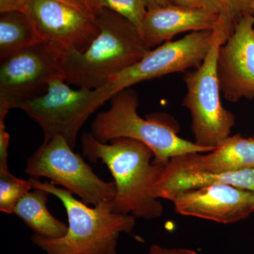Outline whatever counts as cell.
Returning <instances> with one entry per match:
<instances>
[{
  "label": "cell",
  "mask_w": 254,
  "mask_h": 254,
  "mask_svg": "<svg viewBox=\"0 0 254 254\" xmlns=\"http://www.w3.org/2000/svg\"><path fill=\"white\" fill-rule=\"evenodd\" d=\"M223 184L254 191V169L239 171L212 173L185 168L174 158L160 166L158 177L152 187L156 198L168 200L170 196L187 190H196Z\"/></svg>",
  "instance_id": "obj_14"
},
{
  "label": "cell",
  "mask_w": 254,
  "mask_h": 254,
  "mask_svg": "<svg viewBox=\"0 0 254 254\" xmlns=\"http://www.w3.org/2000/svg\"><path fill=\"white\" fill-rule=\"evenodd\" d=\"M43 41L29 18L21 11L1 13L0 16V61L20 50Z\"/></svg>",
  "instance_id": "obj_17"
},
{
  "label": "cell",
  "mask_w": 254,
  "mask_h": 254,
  "mask_svg": "<svg viewBox=\"0 0 254 254\" xmlns=\"http://www.w3.org/2000/svg\"><path fill=\"white\" fill-rule=\"evenodd\" d=\"M148 4V9L159 6H165L171 4L168 0H146Z\"/></svg>",
  "instance_id": "obj_26"
},
{
  "label": "cell",
  "mask_w": 254,
  "mask_h": 254,
  "mask_svg": "<svg viewBox=\"0 0 254 254\" xmlns=\"http://www.w3.org/2000/svg\"><path fill=\"white\" fill-rule=\"evenodd\" d=\"M173 158L185 168L212 173L254 169V136L236 134L207 154L191 153Z\"/></svg>",
  "instance_id": "obj_15"
},
{
  "label": "cell",
  "mask_w": 254,
  "mask_h": 254,
  "mask_svg": "<svg viewBox=\"0 0 254 254\" xmlns=\"http://www.w3.org/2000/svg\"><path fill=\"white\" fill-rule=\"evenodd\" d=\"M9 145V134L6 131L4 120H0V174L10 173L7 157Z\"/></svg>",
  "instance_id": "obj_22"
},
{
  "label": "cell",
  "mask_w": 254,
  "mask_h": 254,
  "mask_svg": "<svg viewBox=\"0 0 254 254\" xmlns=\"http://www.w3.org/2000/svg\"><path fill=\"white\" fill-rule=\"evenodd\" d=\"M33 189H41L61 200L68 218L64 236L46 238L33 234L31 241L46 254H118L122 233L131 234L136 221L131 215L115 213L113 203L88 207L72 193L37 178L29 179Z\"/></svg>",
  "instance_id": "obj_3"
},
{
  "label": "cell",
  "mask_w": 254,
  "mask_h": 254,
  "mask_svg": "<svg viewBox=\"0 0 254 254\" xmlns=\"http://www.w3.org/2000/svg\"><path fill=\"white\" fill-rule=\"evenodd\" d=\"M117 93L110 83L95 89L76 90L63 78H56L50 82L46 93L23 102L17 108L39 125L43 142L61 136L73 149L87 120Z\"/></svg>",
  "instance_id": "obj_6"
},
{
  "label": "cell",
  "mask_w": 254,
  "mask_h": 254,
  "mask_svg": "<svg viewBox=\"0 0 254 254\" xmlns=\"http://www.w3.org/2000/svg\"><path fill=\"white\" fill-rule=\"evenodd\" d=\"M217 71L225 99L236 103L254 98V18L243 16L219 50Z\"/></svg>",
  "instance_id": "obj_11"
},
{
  "label": "cell",
  "mask_w": 254,
  "mask_h": 254,
  "mask_svg": "<svg viewBox=\"0 0 254 254\" xmlns=\"http://www.w3.org/2000/svg\"><path fill=\"white\" fill-rule=\"evenodd\" d=\"M213 31L190 32L182 39L168 41L150 50L138 63L110 78L117 92L170 73L198 67L208 55Z\"/></svg>",
  "instance_id": "obj_9"
},
{
  "label": "cell",
  "mask_w": 254,
  "mask_h": 254,
  "mask_svg": "<svg viewBox=\"0 0 254 254\" xmlns=\"http://www.w3.org/2000/svg\"><path fill=\"white\" fill-rule=\"evenodd\" d=\"M222 9V14L236 23L247 14H252L253 0H216Z\"/></svg>",
  "instance_id": "obj_20"
},
{
  "label": "cell",
  "mask_w": 254,
  "mask_h": 254,
  "mask_svg": "<svg viewBox=\"0 0 254 254\" xmlns=\"http://www.w3.org/2000/svg\"><path fill=\"white\" fill-rule=\"evenodd\" d=\"M110 109L95 117L91 133L98 141L108 143L118 138H128L144 143L154 155L153 163L167 165L170 159L191 153H208L212 148L195 144L178 136V127L163 114L143 119L138 115V97L131 88L112 97Z\"/></svg>",
  "instance_id": "obj_4"
},
{
  "label": "cell",
  "mask_w": 254,
  "mask_h": 254,
  "mask_svg": "<svg viewBox=\"0 0 254 254\" xmlns=\"http://www.w3.org/2000/svg\"><path fill=\"white\" fill-rule=\"evenodd\" d=\"M148 254H198L195 251L184 248H166L157 245L150 247Z\"/></svg>",
  "instance_id": "obj_23"
},
{
  "label": "cell",
  "mask_w": 254,
  "mask_h": 254,
  "mask_svg": "<svg viewBox=\"0 0 254 254\" xmlns=\"http://www.w3.org/2000/svg\"><path fill=\"white\" fill-rule=\"evenodd\" d=\"M21 11L42 41L66 50L86 51L99 32L94 15L58 0H28Z\"/></svg>",
  "instance_id": "obj_10"
},
{
  "label": "cell",
  "mask_w": 254,
  "mask_h": 254,
  "mask_svg": "<svg viewBox=\"0 0 254 254\" xmlns=\"http://www.w3.org/2000/svg\"><path fill=\"white\" fill-rule=\"evenodd\" d=\"M28 0H0V13L22 11Z\"/></svg>",
  "instance_id": "obj_24"
},
{
  "label": "cell",
  "mask_w": 254,
  "mask_h": 254,
  "mask_svg": "<svg viewBox=\"0 0 254 254\" xmlns=\"http://www.w3.org/2000/svg\"><path fill=\"white\" fill-rule=\"evenodd\" d=\"M58 1H63L64 3L75 6V7L78 8V9L91 12L89 8H88V1L87 0H58Z\"/></svg>",
  "instance_id": "obj_25"
},
{
  "label": "cell",
  "mask_w": 254,
  "mask_h": 254,
  "mask_svg": "<svg viewBox=\"0 0 254 254\" xmlns=\"http://www.w3.org/2000/svg\"><path fill=\"white\" fill-rule=\"evenodd\" d=\"M94 15L101 9H110L121 15L140 30L148 11L146 0H87Z\"/></svg>",
  "instance_id": "obj_18"
},
{
  "label": "cell",
  "mask_w": 254,
  "mask_h": 254,
  "mask_svg": "<svg viewBox=\"0 0 254 254\" xmlns=\"http://www.w3.org/2000/svg\"><path fill=\"white\" fill-rule=\"evenodd\" d=\"M81 144L83 155L93 163L100 160L113 177L116 187L115 213L145 220L163 215V204L152 194L161 165L151 163L154 155L147 145L128 138L103 143L91 132L82 134Z\"/></svg>",
  "instance_id": "obj_1"
},
{
  "label": "cell",
  "mask_w": 254,
  "mask_h": 254,
  "mask_svg": "<svg viewBox=\"0 0 254 254\" xmlns=\"http://www.w3.org/2000/svg\"><path fill=\"white\" fill-rule=\"evenodd\" d=\"M66 50L41 41L0 61V120L10 110L46 93L53 80L64 79L62 63Z\"/></svg>",
  "instance_id": "obj_7"
},
{
  "label": "cell",
  "mask_w": 254,
  "mask_h": 254,
  "mask_svg": "<svg viewBox=\"0 0 254 254\" xmlns=\"http://www.w3.org/2000/svg\"><path fill=\"white\" fill-rule=\"evenodd\" d=\"M49 195L41 189H33L18 200L13 214L36 235L46 238H60L67 232L68 225L50 213L47 207Z\"/></svg>",
  "instance_id": "obj_16"
},
{
  "label": "cell",
  "mask_w": 254,
  "mask_h": 254,
  "mask_svg": "<svg viewBox=\"0 0 254 254\" xmlns=\"http://www.w3.org/2000/svg\"><path fill=\"white\" fill-rule=\"evenodd\" d=\"M171 4L222 14V9L216 0H168Z\"/></svg>",
  "instance_id": "obj_21"
},
{
  "label": "cell",
  "mask_w": 254,
  "mask_h": 254,
  "mask_svg": "<svg viewBox=\"0 0 254 254\" xmlns=\"http://www.w3.org/2000/svg\"><path fill=\"white\" fill-rule=\"evenodd\" d=\"M25 173L33 178L49 179L87 205L113 203L116 195L115 182L101 180L61 136L43 142L28 158Z\"/></svg>",
  "instance_id": "obj_8"
},
{
  "label": "cell",
  "mask_w": 254,
  "mask_h": 254,
  "mask_svg": "<svg viewBox=\"0 0 254 254\" xmlns=\"http://www.w3.org/2000/svg\"><path fill=\"white\" fill-rule=\"evenodd\" d=\"M235 28L230 18L220 14L208 55L198 67L185 73L187 93L183 105L190 112L194 143L215 149L231 136L236 118L222 106L220 86L217 71V60L220 47Z\"/></svg>",
  "instance_id": "obj_5"
},
{
  "label": "cell",
  "mask_w": 254,
  "mask_h": 254,
  "mask_svg": "<svg viewBox=\"0 0 254 254\" xmlns=\"http://www.w3.org/2000/svg\"><path fill=\"white\" fill-rule=\"evenodd\" d=\"M220 14L170 4L148 9L139 31L152 49L180 33L213 31Z\"/></svg>",
  "instance_id": "obj_13"
},
{
  "label": "cell",
  "mask_w": 254,
  "mask_h": 254,
  "mask_svg": "<svg viewBox=\"0 0 254 254\" xmlns=\"http://www.w3.org/2000/svg\"><path fill=\"white\" fill-rule=\"evenodd\" d=\"M33 190L31 180L17 178L11 173L0 174V210L13 214L18 200Z\"/></svg>",
  "instance_id": "obj_19"
},
{
  "label": "cell",
  "mask_w": 254,
  "mask_h": 254,
  "mask_svg": "<svg viewBox=\"0 0 254 254\" xmlns=\"http://www.w3.org/2000/svg\"><path fill=\"white\" fill-rule=\"evenodd\" d=\"M168 200L180 215L222 224L245 220L254 212L253 190L223 184L185 190Z\"/></svg>",
  "instance_id": "obj_12"
},
{
  "label": "cell",
  "mask_w": 254,
  "mask_h": 254,
  "mask_svg": "<svg viewBox=\"0 0 254 254\" xmlns=\"http://www.w3.org/2000/svg\"><path fill=\"white\" fill-rule=\"evenodd\" d=\"M252 12L254 18V0H253V2L252 4Z\"/></svg>",
  "instance_id": "obj_27"
},
{
  "label": "cell",
  "mask_w": 254,
  "mask_h": 254,
  "mask_svg": "<svg viewBox=\"0 0 254 254\" xmlns=\"http://www.w3.org/2000/svg\"><path fill=\"white\" fill-rule=\"evenodd\" d=\"M99 32L86 51L66 50L62 68L68 84L95 89L140 61L151 50L129 21L110 9L94 14Z\"/></svg>",
  "instance_id": "obj_2"
}]
</instances>
